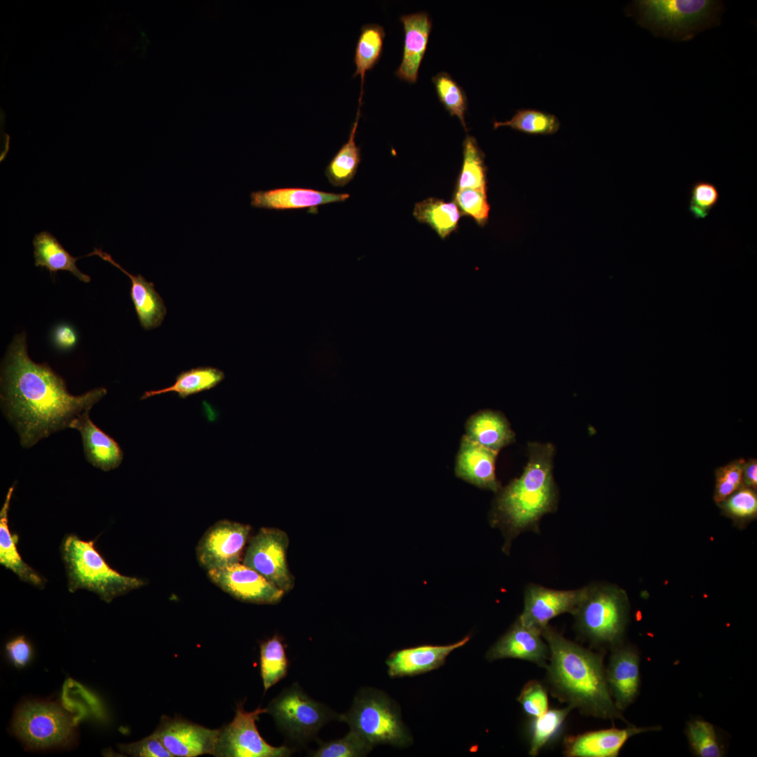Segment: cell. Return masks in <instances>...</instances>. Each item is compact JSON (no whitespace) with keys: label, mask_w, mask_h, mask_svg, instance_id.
<instances>
[{"label":"cell","mask_w":757,"mask_h":757,"mask_svg":"<svg viewBox=\"0 0 757 757\" xmlns=\"http://www.w3.org/2000/svg\"><path fill=\"white\" fill-rule=\"evenodd\" d=\"M124 753L135 757H173L161 740L152 733L137 742L118 746Z\"/></svg>","instance_id":"44"},{"label":"cell","mask_w":757,"mask_h":757,"mask_svg":"<svg viewBox=\"0 0 757 757\" xmlns=\"http://www.w3.org/2000/svg\"><path fill=\"white\" fill-rule=\"evenodd\" d=\"M528 461L521 475L501 490L494 510L495 522L510 537L538 528L541 517L555 510L557 492L553 478L554 446L530 442Z\"/></svg>","instance_id":"3"},{"label":"cell","mask_w":757,"mask_h":757,"mask_svg":"<svg viewBox=\"0 0 757 757\" xmlns=\"http://www.w3.org/2000/svg\"><path fill=\"white\" fill-rule=\"evenodd\" d=\"M373 746L355 732H349L341 739L321 742L311 753L314 757H360L366 756Z\"/></svg>","instance_id":"38"},{"label":"cell","mask_w":757,"mask_h":757,"mask_svg":"<svg viewBox=\"0 0 757 757\" xmlns=\"http://www.w3.org/2000/svg\"><path fill=\"white\" fill-rule=\"evenodd\" d=\"M541 635L550 650L546 668L552 695L584 715L625 721L611 695L601 654L566 639L549 625Z\"/></svg>","instance_id":"2"},{"label":"cell","mask_w":757,"mask_h":757,"mask_svg":"<svg viewBox=\"0 0 757 757\" xmlns=\"http://www.w3.org/2000/svg\"><path fill=\"white\" fill-rule=\"evenodd\" d=\"M432 81L437 97L444 109L451 116L458 117L467 130L465 114L468 109V99L464 90L449 74L444 71L434 76Z\"/></svg>","instance_id":"36"},{"label":"cell","mask_w":757,"mask_h":757,"mask_svg":"<svg viewBox=\"0 0 757 757\" xmlns=\"http://www.w3.org/2000/svg\"><path fill=\"white\" fill-rule=\"evenodd\" d=\"M745 460L735 459L715 470L714 499L720 503L742 486V470Z\"/></svg>","instance_id":"40"},{"label":"cell","mask_w":757,"mask_h":757,"mask_svg":"<svg viewBox=\"0 0 757 757\" xmlns=\"http://www.w3.org/2000/svg\"><path fill=\"white\" fill-rule=\"evenodd\" d=\"M177 757L214 755L219 729H210L179 717L163 716L153 732Z\"/></svg>","instance_id":"14"},{"label":"cell","mask_w":757,"mask_h":757,"mask_svg":"<svg viewBox=\"0 0 757 757\" xmlns=\"http://www.w3.org/2000/svg\"><path fill=\"white\" fill-rule=\"evenodd\" d=\"M71 428L79 431L87 461L104 471L118 468L121 463L123 453L118 444L99 428L90 420L89 411L74 419Z\"/></svg>","instance_id":"24"},{"label":"cell","mask_w":757,"mask_h":757,"mask_svg":"<svg viewBox=\"0 0 757 757\" xmlns=\"http://www.w3.org/2000/svg\"><path fill=\"white\" fill-rule=\"evenodd\" d=\"M33 246L36 266L46 268L50 274L58 271H67L81 281H90V277L76 266V262L81 257L71 255L50 232L43 231L36 234Z\"/></svg>","instance_id":"27"},{"label":"cell","mask_w":757,"mask_h":757,"mask_svg":"<svg viewBox=\"0 0 757 757\" xmlns=\"http://www.w3.org/2000/svg\"><path fill=\"white\" fill-rule=\"evenodd\" d=\"M550 656L549 647L541 632L526 626L519 619L487 651L489 661L514 658L533 662L546 667Z\"/></svg>","instance_id":"16"},{"label":"cell","mask_w":757,"mask_h":757,"mask_svg":"<svg viewBox=\"0 0 757 757\" xmlns=\"http://www.w3.org/2000/svg\"><path fill=\"white\" fill-rule=\"evenodd\" d=\"M723 512L737 520H748L757 514L756 490L742 486L723 501L718 503Z\"/></svg>","instance_id":"41"},{"label":"cell","mask_w":757,"mask_h":757,"mask_svg":"<svg viewBox=\"0 0 757 757\" xmlns=\"http://www.w3.org/2000/svg\"><path fill=\"white\" fill-rule=\"evenodd\" d=\"M583 592L578 589L559 590L530 585L524 592V603L519 620L524 625L541 630L559 615L575 611Z\"/></svg>","instance_id":"15"},{"label":"cell","mask_w":757,"mask_h":757,"mask_svg":"<svg viewBox=\"0 0 757 757\" xmlns=\"http://www.w3.org/2000/svg\"><path fill=\"white\" fill-rule=\"evenodd\" d=\"M210 580L224 592L243 602L275 604L285 592L242 562L207 572Z\"/></svg>","instance_id":"13"},{"label":"cell","mask_w":757,"mask_h":757,"mask_svg":"<svg viewBox=\"0 0 757 757\" xmlns=\"http://www.w3.org/2000/svg\"><path fill=\"white\" fill-rule=\"evenodd\" d=\"M413 214L419 222L428 224L442 239L456 230L463 215L454 202L435 198L416 203Z\"/></svg>","instance_id":"30"},{"label":"cell","mask_w":757,"mask_h":757,"mask_svg":"<svg viewBox=\"0 0 757 757\" xmlns=\"http://www.w3.org/2000/svg\"><path fill=\"white\" fill-rule=\"evenodd\" d=\"M469 639L467 636L450 645H425L395 651L386 660L388 674L390 677L411 676L437 669L444 664L453 650L464 646Z\"/></svg>","instance_id":"21"},{"label":"cell","mask_w":757,"mask_h":757,"mask_svg":"<svg viewBox=\"0 0 757 757\" xmlns=\"http://www.w3.org/2000/svg\"><path fill=\"white\" fill-rule=\"evenodd\" d=\"M60 551L70 592L86 589L109 603L145 584L139 578L122 575L112 568L95 548L94 540L85 541L69 534L63 539Z\"/></svg>","instance_id":"5"},{"label":"cell","mask_w":757,"mask_h":757,"mask_svg":"<svg viewBox=\"0 0 757 757\" xmlns=\"http://www.w3.org/2000/svg\"><path fill=\"white\" fill-rule=\"evenodd\" d=\"M385 36L384 28L380 25L366 24L361 27L355 49L353 62L356 69L353 75V77L360 75L361 78L359 107L362 104L366 72L371 69L379 61L382 55Z\"/></svg>","instance_id":"29"},{"label":"cell","mask_w":757,"mask_h":757,"mask_svg":"<svg viewBox=\"0 0 757 757\" xmlns=\"http://www.w3.org/2000/svg\"><path fill=\"white\" fill-rule=\"evenodd\" d=\"M517 700L525 714L532 718L540 716L548 710L546 690L537 681H528Z\"/></svg>","instance_id":"43"},{"label":"cell","mask_w":757,"mask_h":757,"mask_svg":"<svg viewBox=\"0 0 757 757\" xmlns=\"http://www.w3.org/2000/svg\"><path fill=\"white\" fill-rule=\"evenodd\" d=\"M348 193H335L307 188H277L252 191L250 205L253 207L275 210L308 209L318 213V207L328 203L344 202Z\"/></svg>","instance_id":"18"},{"label":"cell","mask_w":757,"mask_h":757,"mask_svg":"<svg viewBox=\"0 0 757 757\" xmlns=\"http://www.w3.org/2000/svg\"><path fill=\"white\" fill-rule=\"evenodd\" d=\"M572 615L578 632L592 644L614 648L622 642L627 598L623 590L612 586H587Z\"/></svg>","instance_id":"6"},{"label":"cell","mask_w":757,"mask_h":757,"mask_svg":"<svg viewBox=\"0 0 757 757\" xmlns=\"http://www.w3.org/2000/svg\"><path fill=\"white\" fill-rule=\"evenodd\" d=\"M502 126L528 134L551 135L559 130L560 123L552 114L534 109H521L508 121L493 123L494 128Z\"/></svg>","instance_id":"34"},{"label":"cell","mask_w":757,"mask_h":757,"mask_svg":"<svg viewBox=\"0 0 757 757\" xmlns=\"http://www.w3.org/2000/svg\"><path fill=\"white\" fill-rule=\"evenodd\" d=\"M660 727L609 728L590 731L564 740V753L568 757H615L625 742L639 733L658 730Z\"/></svg>","instance_id":"17"},{"label":"cell","mask_w":757,"mask_h":757,"mask_svg":"<svg viewBox=\"0 0 757 757\" xmlns=\"http://www.w3.org/2000/svg\"><path fill=\"white\" fill-rule=\"evenodd\" d=\"M225 378L224 372L218 368L202 366L182 371L175 378V383L167 388L146 391L141 399L168 393H176L180 398L209 390L219 384Z\"/></svg>","instance_id":"28"},{"label":"cell","mask_w":757,"mask_h":757,"mask_svg":"<svg viewBox=\"0 0 757 757\" xmlns=\"http://www.w3.org/2000/svg\"><path fill=\"white\" fill-rule=\"evenodd\" d=\"M1 383L4 412L25 448L70 428L74 419L107 394L104 388H97L81 395H71L48 364L35 363L29 357L25 332L16 334L8 347Z\"/></svg>","instance_id":"1"},{"label":"cell","mask_w":757,"mask_h":757,"mask_svg":"<svg viewBox=\"0 0 757 757\" xmlns=\"http://www.w3.org/2000/svg\"><path fill=\"white\" fill-rule=\"evenodd\" d=\"M723 11L722 2L714 0H638L627 13L655 36L686 41L719 25Z\"/></svg>","instance_id":"4"},{"label":"cell","mask_w":757,"mask_h":757,"mask_svg":"<svg viewBox=\"0 0 757 757\" xmlns=\"http://www.w3.org/2000/svg\"><path fill=\"white\" fill-rule=\"evenodd\" d=\"M571 709H573L569 706L562 709H550L540 716L533 718L530 728V756H537L541 749L558 732Z\"/></svg>","instance_id":"35"},{"label":"cell","mask_w":757,"mask_h":757,"mask_svg":"<svg viewBox=\"0 0 757 757\" xmlns=\"http://www.w3.org/2000/svg\"><path fill=\"white\" fill-rule=\"evenodd\" d=\"M96 255L117 267L131 280L130 296L141 326L145 330L159 327L167 313L162 297L156 292L153 282L147 281L142 275H134L116 262L111 256L100 249L94 250L86 256Z\"/></svg>","instance_id":"23"},{"label":"cell","mask_w":757,"mask_h":757,"mask_svg":"<svg viewBox=\"0 0 757 757\" xmlns=\"http://www.w3.org/2000/svg\"><path fill=\"white\" fill-rule=\"evenodd\" d=\"M463 146V165L456 189H486L484 156L476 139L467 135Z\"/></svg>","instance_id":"33"},{"label":"cell","mask_w":757,"mask_h":757,"mask_svg":"<svg viewBox=\"0 0 757 757\" xmlns=\"http://www.w3.org/2000/svg\"><path fill=\"white\" fill-rule=\"evenodd\" d=\"M74 727V720L59 704L36 701L22 704L13 722L15 735L27 747L34 749L69 743Z\"/></svg>","instance_id":"9"},{"label":"cell","mask_w":757,"mask_h":757,"mask_svg":"<svg viewBox=\"0 0 757 757\" xmlns=\"http://www.w3.org/2000/svg\"><path fill=\"white\" fill-rule=\"evenodd\" d=\"M339 721L373 747L378 744L405 746L411 737L396 704L386 694L373 688L360 690L350 709L340 714Z\"/></svg>","instance_id":"7"},{"label":"cell","mask_w":757,"mask_h":757,"mask_svg":"<svg viewBox=\"0 0 757 757\" xmlns=\"http://www.w3.org/2000/svg\"><path fill=\"white\" fill-rule=\"evenodd\" d=\"M266 708L247 711L243 703L237 704L233 721L219 728L214 753L217 757H287L292 749L282 745L273 746L260 735L256 721Z\"/></svg>","instance_id":"10"},{"label":"cell","mask_w":757,"mask_h":757,"mask_svg":"<svg viewBox=\"0 0 757 757\" xmlns=\"http://www.w3.org/2000/svg\"><path fill=\"white\" fill-rule=\"evenodd\" d=\"M686 735L694 752L700 757H721L723 750L715 728L703 720H693L688 723Z\"/></svg>","instance_id":"37"},{"label":"cell","mask_w":757,"mask_h":757,"mask_svg":"<svg viewBox=\"0 0 757 757\" xmlns=\"http://www.w3.org/2000/svg\"><path fill=\"white\" fill-rule=\"evenodd\" d=\"M465 429L470 439L498 452L515 439L507 420L497 411L486 410L472 415Z\"/></svg>","instance_id":"25"},{"label":"cell","mask_w":757,"mask_h":757,"mask_svg":"<svg viewBox=\"0 0 757 757\" xmlns=\"http://www.w3.org/2000/svg\"><path fill=\"white\" fill-rule=\"evenodd\" d=\"M289 544V536L285 531L261 527L250 539L242 563L287 593L295 585L287 561Z\"/></svg>","instance_id":"11"},{"label":"cell","mask_w":757,"mask_h":757,"mask_svg":"<svg viewBox=\"0 0 757 757\" xmlns=\"http://www.w3.org/2000/svg\"><path fill=\"white\" fill-rule=\"evenodd\" d=\"M260 673L264 693L273 685L286 676L289 662L285 644L279 635H274L259 644Z\"/></svg>","instance_id":"32"},{"label":"cell","mask_w":757,"mask_h":757,"mask_svg":"<svg viewBox=\"0 0 757 757\" xmlns=\"http://www.w3.org/2000/svg\"><path fill=\"white\" fill-rule=\"evenodd\" d=\"M360 116V107H358L348 141L343 144L326 167L325 176L334 186H346L353 179L357 172L361 155L360 149L356 144L355 137Z\"/></svg>","instance_id":"31"},{"label":"cell","mask_w":757,"mask_h":757,"mask_svg":"<svg viewBox=\"0 0 757 757\" xmlns=\"http://www.w3.org/2000/svg\"><path fill=\"white\" fill-rule=\"evenodd\" d=\"M13 490V486L8 489L0 511V564L12 571L21 580L43 587V578L22 560L16 546L18 537L9 528L8 514Z\"/></svg>","instance_id":"26"},{"label":"cell","mask_w":757,"mask_h":757,"mask_svg":"<svg viewBox=\"0 0 757 757\" xmlns=\"http://www.w3.org/2000/svg\"><path fill=\"white\" fill-rule=\"evenodd\" d=\"M497 454L498 451L463 436L456 458V476L478 487L498 491L500 483L495 472Z\"/></svg>","instance_id":"20"},{"label":"cell","mask_w":757,"mask_h":757,"mask_svg":"<svg viewBox=\"0 0 757 757\" xmlns=\"http://www.w3.org/2000/svg\"><path fill=\"white\" fill-rule=\"evenodd\" d=\"M719 191L714 184L699 180L690 191L688 210L695 219H704L719 200Z\"/></svg>","instance_id":"42"},{"label":"cell","mask_w":757,"mask_h":757,"mask_svg":"<svg viewBox=\"0 0 757 757\" xmlns=\"http://www.w3.org/2000/svg\"><path fill=\"white\" fill-rule=\"evenodd\" d=\"M757 461L749 458L745 461L742 470V486L756 490L757 488Z\"/></svg>","instance_id":"47"},{"label":"cell","mask_w":757,"mask_h":757,"mask_svg":"<svg viewBox=\"0 0 757 757\" xmlns=\"http://www.w3.org/2000/svg\"><path fill=\"white\" fill-rule=\"evenodd\" d=\"M608 686L616 707L625 709L635 700L639 688V657L636 650L622 644L613 648L606 670Z\"/></svg>","instance_id":"19"},{"label":"cell","mask_w":757,"mask_h":757,"mask_svg":"<svg viewBox=\"0 0 757 757\" xmlns=\"http://www.w3.org/2000/svg\"><path fill=\"white\" fill-rule=\"evenodd\" d=\"M453 202L463 215L471 217L479 225L484 226L487 222L490 206L486 189H456Z\"/></svg>","instance_id":"39"},{"label":"cell","mask_w":757,"mask_h":757,"mask_svg":"<svg viewBox=\"0 0 757 757\" xmlns=\"http://www.w3.org/2000/svg\"><path fill=\"white\" fill-rule=\"evenodd\" d=\"M266 709L285 735L299 745L314 738L327 722L339 720L340 716L310 697L298 683L282 690Z\"/></svg>","instance_id":"8"},{"label":"cell","mask_w":757,"mask_h":757,"mask_svg":"<svg viewBox=\"0 0 757 757\" xmlns=\"http://www.w3.org/2000/svg\"><path fill=\"white\" fill-rule=\"evenodd\" d=\"M404 30L402 62L395 75L402 81L416 83L418 70L427 50L432 20L426 12L420 11L400 17Z\"/></svg>","instance_id":"22"},{"label":"cell","mask_w":757,"mask_h":757,"mask_svg":"<svg viewBox=\"0 0 757 757\" xmlns=\"http://www.w3.org/2000/svg\"><path fill=\"white\" fill-rule=\"evenodd\" d=\"M55 344L61 349H69L76 342V334L72 327L67 325L57 326L53 334Z\"/></svg>","instance_id":"46"},{"label":"cell","mask_w":757,"mask_h":757,"mask_svg":"<svg viewBox=\"0 0 757 757\" xmlns=\"http://www.w3.org/2000/svg\"><path fill=\"white\" fill-rule=\"evenodd\" d=\"M9 658L18 668L25 666L32 655V647L23 636H19L6 644Z\"/></svg>","instance_id":"45"},{"label":"cell","mask_w":757,"mask_h":757,"mask_svg":"<svg viewBox=\"0 0 757 757\" xmlns=\"http://www.w3.org/2000/svg\"><path fill=\"white\" fill-rule=\"evenodd\" d=\"M251 531L248 524L221 519L203 535L196 548L199 565L207 572L241 563Z\"/></svg>","instance_id":"12"}]
</instances>
